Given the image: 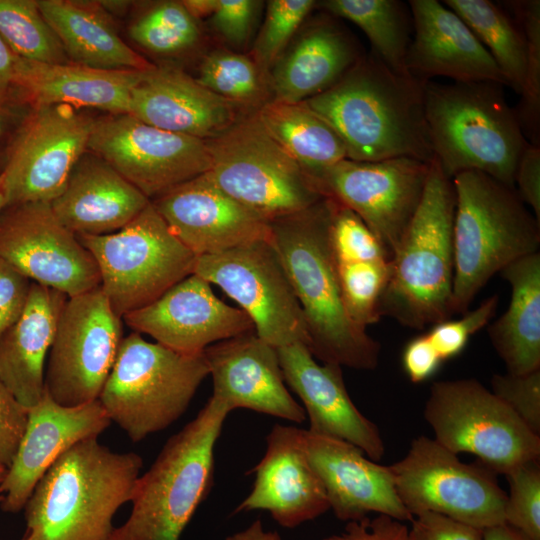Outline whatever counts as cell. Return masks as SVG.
Masks as SVG:
<instances>
[{"label":"cell","mask_w":540,"mask_h":540,"mask_svg":"<svg viewBox=\"0 0 540 540\" xmlns=\"http://www.w3.org/2000/svg\"><path fill=\"white\" fill-rule=\"evenodd\" d=\"M387 67L372 52L333 86L303 103L342 140L347 159L408 157L431 162L423 85Z\"/></svg>","instance_id":"6da1fadb"},{"label":"cell","mask_w":540,"mask_h":540,"mask_svg":"<svg viewBox=\"0 0 540 540\" xmlns=\"http://www.w3.org/2000/svg\"><path fill=\"white\" fill-rule=\"evenodd\" d=\"M332 207L325 197L269 223V241L303 311L312 355L323 363L373 370L380 344L346 311L329 239Z\"/></svg>","instance_id":"7a4b0ae2"},{"label":"cell","mask_w":540,"mask_h":540,"mask_svg":"<svg viewBox=\"0 0 540 540\" xmlns=\"http://www.w3.org/2000/svg\"><path fill=\"white\" fill-rule=\"evenodd\" d=\"M142 467L137 453L112 451L98 438L75 444L35 486L23 509L26 530L35 540H110Z\"/></svg>","instance_id":"3957f363"},{"label":"cell","mask_w":540,"mask_h":540,"mask_svg":"<svg viewBox=\"0 0 540 540\" xmlns=\"http://www.w3.org/2000/svg\"><path fill=\"white\" fill-rule=\"evenodd\" d=\"M503 87L492 81L424 82L433 158L450 179L479 171L514 187L517 163L529 142Z\"/></svg>","instance_id":"277c9868"},{"label":"cell","mask_w":540,"mask_h":540,"mask_svg":"<svg viewBox=\"0 0 540 540\" xmlns=\"http://www.w3.org/2000/svg\"><path fill=\"white\" fill-rule=\"evenodd\" d=\"M454 278L452 312L465 313L506 266L539 252L540 221L508 186L479 171L452 178Z\"/></svg>","instance_id":"5b68a950"},{"label":"cell","mask_w":540,"mask_h":540,"mask_svg":"<svg viewBox=\"0 0 540 540\" xmlns=\"http://www.w3.org/2000/svg\"><path fill=\"white\" fill-rule=\"evenodd\" d=\"M454 212L452 179L433 158L418 208L390 258L381 317L418 330L451 317Z\"/></svg>","instance_id":"8992f818"},{"label":"cell","mask_w":540,"mask_h":540,"mask_svg":"<svg viewBox=\"0 0 540 540\" xmlns=\"http://www.w3.org/2000/svg\"><path fill=\"white\" fill-rule=\"evenodd\" d=\"M228 409L213 399L165 443L139 476L129 517L110 540H180L213 483L214 450Z\"/></svg>","instance_id":"52a82bcc"},{"label":"cell","mask_w":540,"mask_h":540,"mask_svg":"<svg viewBox=\"0 0 540 540\" xmlns=\"http://www.w3.org/2000/svg\"><path fill=\"white\" fill-rule=\"evenodd\" d=\"M208 375L204 353L177 352L132 332L122 339L98 400L110 421L139 442L177 421Z\"/></svg>","instance_id":"ba28073f"},{"label":"cell","mask_w":540,"mask_h":540,"mask_svg":"<svg viewBox=\"0 0 540 540\" xmlns=\"http://www.w3.org/2000/svg\"><path fill=\"white\" fill-rule=\"evenodd\" d=\"M205 142L212 181L268 224L325 198L312 178L268 135L256 114L239 118Z\"/></svg>","instance_id":"9c48e42d"},{"label":"cell","mask_w":540,"mask_h":540,"mask_svg":"<svg viewBox=\"0 0 540 540\" xmlns=\"http://www.w3.org/2000/svg\"><path fill=\"white\" fill-rule=\"evenodd\" d=\"M77 238L92 254L100 287L121 318L193 274L197 259L173 235L151 202L114 233Z\"/></svg>","instance_id":"30bf717a"},{"label":"cell","mask_w":540,"mask_h":540,"mask_svg":"<svg viewBox=\"0 0 540 540\" xmlns=\"http://www.w3.org/2000/svg\"><path fill=\"white\" fill-rule=\"evenodd\" d=\"M424 418L438 443L475 455L495 474L540 457V436L476 379L434 382Z\"/></svg>","instance_id":"8fae6325"},{"label":"cell","mask_w":540,"mask_h":540,"mask_svg":"<svg viewBox=\"0 0 540 540\" xmlns=\"http://www.w3.org/2000/svg\"><path fill=\"white\" fill-rule=\"evenodd\" d=\"M389 469L412 516L433 512L481 529L505 523L507 493L495 473L483 464L462 462L435 439H413Z\"/></svg>","instance_id":"7c38bea8"},{"label":"cell","mask_w":540,"mask_h":540,"mask_svg":"<svg viewBox=\"0 0 540 540\" xmlns=\"http://www.w3.org/2000/svg\"><path fill=\"white\" fill-rule=\"evenodd\" d=\"M121 317L101 287L68 297L45 369V391L60 405L98 400L123 339Z\"/></svg>","instance_id":"4fadbf2b"},{"label":"cell","mask_w":540,"mask_h":540,"mask_svg":"<svg viewBox=\"0 0 540 540\" xmlns=\"http://www.w3.org/2000/svg\"><path fill=\"white\" fill-rule=\"evenodd\" d=\"M193 274L233 299L265 342L275 348L297 342L308 347L303 311L269 240L198 256Z\"/></svg>","instance_id":"5bb4252c"},{"label":"cell","mask_w":540,"mask_h":540,"mask_svg":"<svg viewBox=\"0 0 540 540\" xmlns=\"http://www.w3.org/2000/svg\"><path fill=\"white\" fill-rule=\"evenodd\" d=\"M88 148L149 199L211 166L205 140L154 127L128 113L94 119Z\"/></svg>","instance_id":"9a60e30c"},{"label":"cell","mask_w":540,"mask_h":540,"mask_svg":"<svg viewBox=\"0 0 540 540\" xmlns=\"http://www.w3.org/2000/svg\"><path fill=\"white\" fill-rule=\"evenodd\" d=\"M429 167L408 157L344 159L312 180L323 197L356 213L391 256L421 201Z\"/></svg>","instance_id":"2e32d148"},{"label":"cell","mask_w":540,"mask_h":540,"mask_svg":"<svg viewBox=\"0 0 540 540\" xmlns=\"http://www.w3.org/2000/svg\"><path fill=\"white\" fill-rule=\"evenodd\" d=\"M93 123L70 105L34 107L1 172L6 206L59 196L88 148Z\"/></svg>","instance_id":"e0dca14e"},{"label":"cell","mask_w":540,"mask_h":540,"mask_svg":"<svg viewBox=\"0 0 540 540\" xmlns=\"http://www.w3.org/2000/svg\"><path fill=\"white\" fill-rule=\"evenodd\" d=\"M0 257L32 282L68 297L100 286L92 254L48 202L6 206L0 212Z\"/></svg>","instance_id":"ac0fdd59"},{"label":"cell","mask_w":540,"mask_h":540,"mask_svg":"<svg viewBox=\"0 0 540 540\" xmlns=\"http://www.w3.org/2000/svg\"><path fill=\"white\" fill-rule=\"evenodd\" d=\"M122 319L134 332L186 354L203 353L214 343L255 331L242 309L220 300L211 284L196 274Z\"/></svg>","instance_id":"d6986e66"},{"label":"cell","mask_w":540,"mask_h":540,"mask_svg":"<svg viewBox=\"0 0 540 540\" xmlns=\"http://www.w3.org/2000/svg\"><path fill=\"white\" fill-rule=\"evenodd\" d=\"M151 203L173 235L197 257L269 240V224L221 190L207 172Z\"/></svg>","instance_id":"ffe728a7"},{"label":"cell","mask_w":540,"mask_h":540,"mask_svg":"<svg viewBox=\"0 0 540 540\" xmlns=\"http://www.w3.org/2000/svg\"><path fill=\"white\" fill-rule=\"evenodd\" d=\"M111 421L99 400L67 407L46 393L28 409V422L16 454L0 486L1 509L17 513L24 509L35 486L75 444L98 436Z\"/></svg>","instance_id":"44dd1931"},{"label":"cell","mask_w":540,"mask_h":540,"mask_svg":"<svg viewBox=\"0 0 540 540\" xmlns=\"http://www.w3.org/2000/svg\"><path fill=\"white\" fill-rule=\"evenodd\" d=\"M203 353L211 397L229 412L242 408L295 423L306 420L303 406L286 388L277 349L255 331L214 343Z\"/></svg>","instance_id":"7402d4cb"},{"label":"cell","mask_w":540,"mask_h":540,"mask_svg":"<svg viewBox=\"0 0 540 540\" xmlns=\"http://www.w3.org/2000/svg\"><path fill=\"white\" fill-rule=\"evenodd\" d=\"M276 349L284 380L302 401L309 418L308 431L349 442L371 460L380 461L385 446L379 429L351 400L342 367L318 364L304 343Z\"/></svg>","instance_id":"603a6c76"},{"label":"cell","mask_w":540,"mask_h":540,"mask_svg":"<svg viewBox=\"0 0 540 540\" xmlns=\"http://www.w3.org/2000/svg\"><path fill=\"white\" fill-rule=\"evenodd\" d=\"M302 445L337 519L351 522L377 513L402 522L412 520L398 497L389 466L371 460L349 442L306 429H302Z\"/></svg>","instance_id":"cb8c5ba5"},{"label":"cell","mask_w":540,"mask_h":540,"mask_svg":"<svg viewBox=\"0 0 540 540\" xmlns=\"http://www.w3.org/2000/svg\"><path fill=\"white\" fill-rule=\"evenodd\" d=\"M266 452L254 468L249 495L235 513L264 510L284 528H296L330 509L324 486L302 445V429L275 425Z\"/></svg>","instance_id":"d4e9b609"},{"label":"cell","mask_w":540,"mask_h":540,"mask_svg":"<svg viewBox=\"0 0 540 540\" xmlns=\"http://www.w3.org/2000/svg\"><path fill=\"white\" fill-rule=\"evenodd\" d=\"M408 6L413 33L405 64L412 77L507 86L487 49L458 14L437 0H410Z\"/></svg>","instance_id":"484cf974"},{"label":"cell","mask_w":540,"mask_h":540,"mask_svg":"<svg viewBox=\"0 0 540 540\" xmlns=\"http://www.w3.org/2000/svg\"><path fill=\"white\" fill-rule=\"evenodd\" d=\"M128 114L154 127L208 140L238 119V106L174 67L144 70L131 92Z\"/></svg>","instance_id":"4316f807"},{"label":"cell","mask_w":540,"mask_h":540,"mask_svg":"<svg viewBox=\"0 0 540 540\" xmlns=\"http://www.w3.org/2000/svg\"><path fill=\"white\" fill-rule=\"evenodd\" d=\"M73 169L68 182L50 205L76 235L114 233L151 202L102 158L88 155Z\"/></svg>","instance_id":"83f0119b"},{"label":"cell","mask_w":540,"mask_h":540,"mask_svg":"<svg viewBox=\"0 0 540 540\" xmlns=\"http://www.w3.org/2000/svg\"><path fill=\"white\" fill-rule=\"evenodd\" d=\"M68 296L32 282L19 318L0 336V376L27 409L45 393V364Z\"/></svg>","instance_id":"f1b7e54d"},{"label":"cell","mask_w":540,"mask_h":540,"mask_svg":"<svg viewBox=\"0 0 540 540\" xmlns=\"http://www.w3.org/2000/svg\"><path fill=\"white\" fill-rule=\"evenodd\" d=\"M144 70H103L63 63H40L19 57L16 89L36 106L66 104L108 114L129 112L131 92Z\"/></svg>","instance_id":"f546056e"},{"label":"cell","mask_w":540,"mask_h":540,"mask_svg":"<svg viewBox=\"0 0 540 540\" xmlns=\"http://www.w3.org/2000/svg\"><path fill=\"white\" fill-rule=\"evenodd\" d=\"M361 58L352 38L335 22L321 18L307 27L276 61L274 101L299 103L333 86Z\"/></svg>","instance_id":"4dcf8cb0"},{"label":"cell","mask_w":540,"mask_h":540,"mask_svg":"<svg viewBox=\"0 0 540 540\" xmlns=\"http://www.w3.org/2000/svg\"><path fill=\"white\" fill-rule=\"evenodd\" d=\"M43 17L71 63L103 70L154 67L128 46L100 8L70 0H38Z\"/></svg>","instance_id":"1f68e13d"},{"label":"cell","mask_w":540,"mask_h":540,"mask_svg":"<svg viewBox=\"0 0 540 540\" xmlns=\"http://www.w3.org/2000/svg\"><path fill=\"white\" fill-rule=\"evenodd\" d=\"M500 274L511 297L488 335L507 373L526 374L540 369V253L512 262Z\"/></svg>","instance_id":"d6a6232c"},{"label":"cell","mask_w":540,"mask_h":540,"mask_svg":"<svg viewBox=\"0 0 540 540\" xmlns=\"http://www.w3.org/2000/svg\"><path fill=\"white\" fill-rule=\"evenodd\" d=\"M268 135L312 179L347 159L345 146L320 116L303 102H265L255 113Z\"/></svg>","instance_id":"836d02e7"},{"label":"cell","mask_w":540,"mask_h":540,"mask_svg":"<svg viewBox=\"0 0 540 540\" xmlns=\"http://www.w3.org/2000/svg\"><path fill=\"white\" fill-rule=\"evenodd\" d=\"M321 6L357 25L369 39L372 53L392 71L412 77L405 64L413 33L408 4L398 0H327Z\"/></svg>","instance_id":"e575fe53"},{"label":"cell","mask_w":540,"mask_h":540,"mask_svg":"<svg viewBox=\"0 0 540 540\" xmlns=\"http://www.w3.org/2000/svg\"><path fill=\"white\" fill-rule=\"evenodd\" d=\"M487 49L506 85L521 94L527 46L523 31L512 15L489 0H445Z\"/></svg>","instance_id":"d590c367"},{"label":"cell","mask_w":540,"mask_h":540,"mask_svg":"<svg viewBox=\"0 0 540 540\" xmlns=\"http://www.w3.org/2000/svg\"><path fill=\"white\" fill-rule=\"evenodd\" d=\"M0 37L26 60L49 64L70 62L35 0H0Z\"/></svg>","instance_id":"8d00e7d4"},{"label":"cell","mask_w":540,"mask_h":540,"mask_svg":"<svg viewBox=\"0 0 540 540\" xmlns=\"http://www.w3.org/2000/svg\"><path fill=\"white\" fill-rule=\"evenodd\" d=\"M129 34L141 47L159 55L189 50L201 36L197 20L181 1H164L152 6L131 24Z\"/></svg>","instance_id":"74e56055"},{"label":"cell","mask_w":540,"mask_h":540,"mask_svg":"<svg viewBox=\"0 0 540 540\" xmlns=\"http://www.w3.org/2000/svg\"><path fill=\"white\" fill-rule=\"evenodd\" d=\"M263 71L242 54L216 50L202 61L197 81L216 95L239 106H256L265 95Z\"/></svg>","instance_id":"f35d334b"},{"label":"cell","mask_w":540,"mask_h":540,"mask_svg":"<svg viewBox=\"0 0 540 540\" xmlns=\"http://www.w3.org/2000/svg\"><path fill=\"white\" fill-rule=\"evenodd\" d=\"M527 46L526 67L520 101L514 108L529 143L540 146V1L508 2Z\"/></svg>","instance_id":"ab89813d"},{"label":"cell","mask_w":540,"mask_h":540,"mask_svg":"<svg viewBox=\"0 0 540 540\" xmlns=\"http://www.w3.org/2000/svg\"><path fill=\"white\" fill-rule=\"evenodd\" d=\"M343 302L350 318L358 326L377 323L380 300L388 282L390 259L337 263Z\"/></svg>","instance_id":"60d3db41"},{"label":"cell","mask_w":540,"mask_h":540,"mask_svg":"<svg viewBox=\"0 0 540 540\" xmlns=\"http://www.w3.org/2000/svg\"><path fill=\"white\" fill-rule=\"evenodd\" d=\"M315 5L313 0L268 2L265 21L253 49V60L263 72L280 58L292 36Z\"/></svg>","instance_id":"b9f144b4"},{"label":"cell","mask_w":540,"mask_h":540,"mask_svg":"<svg viewBox=\"0 0 540 540\" xmlns=\"http://www.w3.org/2000/svg\"><path fill=\"white\" fill-rule=\"evenodd\" d=\"M332 201L329 239L337 263L380 261L391 258L378 237L356 213Z\"/></svg>","instance_id":"7bdbcfd3"},{"label":"cell","mask_w":540,"mask_h":540,"mask_svg":"<svg viewBox=\"0 0 540 540\" xmlns=\"http://www.w3.org/2000/svg\"><path fill=\"white\" fill-rule=\"evenodd\" d=\"M509 493L505 523L532 540H540V464L525 462L505 474Z\"/></svg>","instance_id":"ee69618b"},{"label":"cell","mask_w":540,"mask_h":540,"mask_svg":"<svg viewBox=\"0 0 540 540\" xmlns=\"http://www.w3.org/2000/svg\"><path fill=\"white\" fill-rule=\"evenodd\" d=\"M499 303L497 294L484 299L473 310L463 313L455 320L446 319L431 326L426 333L442 361L458 356L467 346L470 338L488 325Z\"/></svg>","instance_id":"f6af8a7d"},{"label":"cell","mask_w":540,"mask_h":540,"mask_svg":"<svg viewBox=\"0 0 540 540\" xmlns=\"http://www.w3.org/2000/svg\"><path fill=\"white\" fill-rule=\"evenodd\" d=\"M491 391L540 436V369L526 374H494Z\"/></svg>","instance_id":"bcb514c9"},{"label":"cell","mask_w":540,"mask_h":540,"mask_svg":"<svg viewBox=\"0 0 540 540\" xmlns=\"http://www.w3.org/2000/svg\"><path fill=\"white\" fill-rule=\"evenodd\" d=\"M259 5L253 0H217L212 26L228 43L241 46L250 37Z\"/></svg>","instance_id":"7dc6e473"},{"label":"cell","mask_w":540,"mask_h":540,"mask_svg":"<svg viewBox=\"0 0 540 540\" xmlns=\"http://www.w3.org/2000/svg\"><path fill=\"white\" fill-rule=\"evenodd\" d=\"M28 422V409L0 376V465H11Z\"/></svg>","instance_id":"c3c4849f"},{"label":"cell","mask_w":540,"mask_h":540,"mask_svg":"<svg viewBox=\"0 0 540 540\" xmlns=\"http://www.w3.org/2000/svg\"><path fill=\"white\" fill-rule=\"evenodd\" d=\"M32 281L0 257V336L23 312Z\"/></svg>","instance_id":"681fc988"},{"label":"cell","mask_w":540,"mask_h":540,"mask_svg":"<svg viewBox=\"0 0 540 540\" xmlns=\"http://www.w3.org/2000/svg\"><path fill=\"white\" fill-rule=\"evenodd\" d=\"M410 540H483V529L447 516L423 512L413 516Z\"/></svg>","instance_id":"f907efd6"},{"label":"cell","mask_w":540,"mask_h":540,"mask_svg":"<svg viewBox=\"0 0 540 540\" xmlns=\"http://www.w3.org/2000/svg\"><path fill=\"white\" fill-rule=\"evenodd\" d=\"M323 540H410L409 528L397 519L378 514L375 518L347 522L339 534L330 535Z\"/></svg>","instance_id":"816d5d0a"},{"label":"cell","mask_w":540,"mask_h":540,"mask_svg":"<svg viewBox=\"0 0 540 540\" xmlns=\"http://www.w3.org/2000/svg\"><path fill=\"white\" fill-rule=\"evenodd\" d=\"M514 187L540 221V146L528 143L517 163Z\"/></svg>","instance_id":"f5cc1de1"},{"label":"cell","mask_w":540,"mask_h":540,"mask_svg":"<svg viewBox=\"0 0 540 540\" xmlns=\"http://www.w3.org/2000/svg\"><path fill=\"white\" fill-rule=\"evenodd\" d=\"M442 362L426 333L411 339L402 352L403 369L413 383L431 378Z\"/></svg>","instance_id":"db71d44e"},{"label":"cell","mask_w":540,"mask_h":540,"mask_svg":"<svg viewBox=\"0 0 540 540\" xmlns=\"http://www.w3.org/2000/svg\"><path fill=\"white\" fill-rule=\"evenodd\" d=\"M19 56L0 37V104H3L13 89H16V74Z\"/></svg>","instance_id":"11a10c76"},{"label":"cell","mask_w":540,"mask_h":540,"mask_svg":"<svg viewBox=\"0 0 540 540\" xmlns=\"http://www.w3.org/2000/svg\"><path fill=\"white\" fill-rule=\"evenodd\" d=\"M225 540H282L278 533L266 531L260 520L254 521L246 529L229 535Z\"/></svg>","instance_id":"9f6ffc18"},{"label":"cell","mask_w":540,"mask_h":540,"mask_svg":"<svg viewBox=\"0 0 540 540\" xmlns=\"http://www.w3.org/2000/svg\"><path fill=\"white\" fill-rule=\"evenodd\" d=\"M483 540H532L507 523L483 529Z\"/></svg>","instance_id":"6f0895ef"},{"label":"cell","mask_w":540,"mask_h":540,"mask_svg":"<svg viewBox=\"0 0 540 540\" xmlns=\"http://www.w3.org/2000/svg\"><path fill=\"white\" fill-rule=\"evenodd\" d=\"M217 0H183L181 1L186 10L196 20L211 16L215 10Z\"/></svg>","instance_id":"680465c9"},{"label":"cell","mask_w":540,"mask_h":540,"mask_svg":"<svg viewBox=\"0 0 540 540\" xmlns=\"http://www.w3.org/2000/svg\"><path fill=\"white\" fill-rule=\"evenodd\" d=\"M6 207V197L3 184V175L0 173V212Z\"/></svg>","instance_id":"91938a15"},{"label":"cell","mask_w":540,"mask_h":540,"mask_svg":"<svg viewBox=\"0 0 540 540\" xmlns=\"http://www.w3.org/2000/svg\"><path fill=\"white\" fill-rule=\"evenodd\" d=\"M6 473H7V468L0 465V486H1L3 480H4L5 476H6Z\"/></svg>","instance_id":"94428289"},{"label":"cell","mask_w":540,"mask_h":540,"mask_svg":"<svg viewBox=\"0 0 540 540\" xmlns=\"http://www.w3.org/2000/svg\"><path fill=\"white\" fill-rule=\"evenodd\" d=\"M1 105L2 104H0V106ZM4 129H5V121H4V118L2 117V114L0 113V137L4 133Z\"/></svg>","instance_id":"6125c7cd"},{"label":"cell","mask_w":540,"mask_h":540,"mask_svg":"<svg viewBox=\"0 0 540 540\" xmlns=\"http://www.w3.org/2000/svg\"><path fill=\"white\" fill-rule=\"evenodd\" d=\"M20 540H35L32 534L26 530L25 534Z\"/></svg>","instance_id":"be15d7a7"},{"label":"cell","mask_w":540,"mask_h":540,"mask_svg":"<svg viewBox=\"0 0 540 540\" xmlns=\"http://www.w3.org/2000/svg\"><path fill=\"white\" fill-rule=\"evenodd\" d=\"M2 500H3V495L0 493V504H1Z\"/></svg>","instance_id":"e7e4bbea"}]
</instances>
